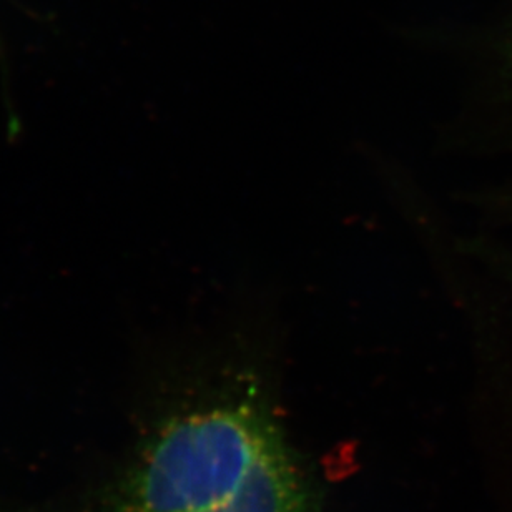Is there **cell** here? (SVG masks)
Masks as SVG:
<instances>
[{"label":"cell","mask_w":512,"mask_h":512,"mask_svg":"<svg viewBox=\"0 0 512 512\" xmlns=\"http://www.w3.org/2000/svg\"><path fill=\"white\" fill-rule=\"evenodd\" d=\"M173 380L87 506L0 512H320L255 363L218 356Z\"/></svg>","instance_id":"obj_1"},{"label":"cell","mask_w":512,"mask_h":512,"mask_svg":"<svg viewBox=\"0 0 512 512\" xmlns=\"http://www.w3.org/2000/svg\"><path fill=\"white\" fill-rule=\"evenodd\" d=\"M411 42L454 47L473 55L481 69L483 102L512 133V5L499 19L481 27H414L406 30Z\"/></svg>","instance_id":"obj_2"},{"label":"cell","mask_w":512,"mask_h":512,"mask_svg":"<svg viewBox=\"0 0 512 512\" xmlns=\"http://www.w3.org/2000/svg\"><path fill=\"white\" fill-rule=\"evenodd\" d=\"M478 253L479 256H486V260L489 261V265L493 266V270L498 271L501 278L512 288V252L503 250V248L483 245L479 248Z\"/></svg>","instance_id":"obj_3"},{"label":"cell","mask_w":512,"mask_h":512,"mask_svg":"<svg viewBox=\"0 0 512 512\" xmlns=\"http://www.w3.org/2000/svg\"><path fill=\"white\" fill-rule=\"evenodd\" d=\"M489 207L498 212L501 217L508 218L512 223V183L508 187L499 188L488 200Z\"/></svg>","instance_id":"obj_4"}]
</instances>
